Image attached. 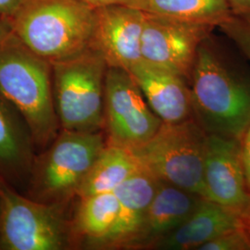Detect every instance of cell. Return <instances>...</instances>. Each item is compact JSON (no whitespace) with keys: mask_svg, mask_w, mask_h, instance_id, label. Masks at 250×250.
I'll return each mask as SVG.
<instances>
[{"mask_svg":"<svg viewBox=\"0 0 250 250\" xmlns=\"http://www.w3.org/2000/svg\"><path fill=\"white\" fill-rule=\"evenodd\" d=\"M0 94L24 119L36 146L45 148L60 134L52 65L14 34L0 45Z\"/></svg>","mask_w":250,"mask_h":250,"instance_id":"cell-1","label":"cell"},{"mask_svg":"<svg viewBox=\"0 0 250 250\" xmlns=\"http://www.w3.org/2000/svg\"><path fill=\"white\" fill-rule=\"evenodd\" d=\"M96 9L81 0H25L9 20L14 36L50 63L92 48Z\"/></svg>","mask_w":250,"mask_h":250,"instance_id":"cell-2","label":"cell"},{"mask_svg":"<svg viewBox=\"0 0 250 250\" xmlns=\"http://www.w3.org/2000/svg\"><path fill=\"white\" fill-rule=\"evenodd\" d=\"M190 88L193 118L208 134L242 140L250 126V83L206 45H200Z\"/></svg>","mask_w":250,"mask_h":250,"instance_id":"cell-3","label":"cell"},{"mask_svg":"<svg viewBox=\"0 0 250 250\" xmlns=\"http://www.w3.org/2000/svg\"><path fill=\"white\" fill-rule=\"evenodd\" d=\"M107 146L104 131L79 132L62 129L35 159L28 181V197L38 202L66 206L99 154Z\"/></svg>","mask_w":250,"mask_h":250,"instance_id":"cell-4","label":"cell"},{"mask_svg":"<svg viewBox=\"0 0 250 250\" xmlns=\"http://www.w3.org/2000/svg\"><path fill=\"white\" fill-rule=\"evenodd\" d=\"M53 99L61 128L69 131L104 130V90L107 62L90 48L51 63Z\"/></svg>","mask_w":250,"mask_h":250,"instance_id":"cell-5","label":"cell"},{"mask_svg":"<svg viewBox=\"0 0 250 250\" xmlns=\"http://www.w3.org/2000/svg\"><path fill=\"white\" fill-rule=\"evenodd\" d=\"M207 136L194 118L179 124L162 123L152 138L131 151L158 180L203 197Z\"/></svg>","mask_w":250,"mask_h":250,"instance_id":"cell-6","label":"cell"},{"mask_svg":"<svg viewBox=\"0 0 250 250\" xmlns=\"http://www.w3.org/2000/svg\"><path fill=\"white\" fill-rule=\"evenodd\" d=\"M0 250H65L75 247L65 206L46 204L19 194L0 180Z\"/></svg>","mask_w":250,"mask_h":250,"instance_id":"cell-7","label":"cell"},{"mask_svg":"<svg viewBox=\"0 0 250 250\" xmlns=\"http://www.w3.org/2000/svg\"><path fill=\"white\" fill-rule=\"evenodd\" d=\"M162 121L144 97L131 72L108 67L104 90V133L107 145L128 150L146 143Z\"/></svg>","mask_w":250,"mask_h":250,"instance_id":"cell-8","label":"cell"},{"mask_svg":"<svg viewBox=\"0 0 250 250\" xmlns=\"http://www.w3.org/2000/svg\"><path fill=\"white\" fill-rule=\"evenodd\" d=\"M212 29L145 12L142 61L190 81L197 51Z\"/></svg>","mask_w":250,"mask_h":250,"instance_id":"cell-9","label":"cell"},{"mask_svg":"<svg viewBox=\"0 0 250 250\" xmlns=\"http://www.w3.org/2000/svg\"><path fill=\"white\" fill-rule=\"evenodd\" d=\"M203 198L244 218L250 210V188L246 174L242 140L208 134L203 171Z\"/></svg>","mask_w":250,"mask_h":250,"instance_id":"cell-10","label":"cell"},{"mask_svg":"<svg viewBox=\"0 0 250 250\" xmlns=\"http://www.w3.org/2000/svg\"><path fill=\"white\" fill-rule=\"evenodd\" d=\"M96 9L92 48L99 51L108 67L130 72L142 61L141 39L145 12L128 6Z\"/></svg>","mask_w":250,"mask_h":250,"instance_id":"cell-11","label":"cell"},{"mask_svg":"<svg viewBox=\"0 0 250 250\" xmlns=\"http://www.w3.org/2000/svg\"><path fill=\"white\" fill-rule=\"evenodd\" d=\"M130 72L162 123L179 124L193 118L192 94L187 78L144 61Z\"/></svg>","mask_w":250,"mask_h":250,"instance_id":"cell-12","label":"cell"},{"mask_svg":"<svg viewBox=\"0 0 250 250\" xmlns=\"http://www.w3.org/2000/svg\"><path fill=\"white\" fill-rule=\"evenodd\" d=\"M158 185L159 180L142 167L116 188L114 192L120 202L116 223L93 250H132Z\"/></svg>","mask_w":250,"mask_h":250,"instance_id":"cell-13","label":"cell"},{"mask_svg":"<svg viewBox=\"0 0 250 250\" xmlns=\"http://www.w3.org/2000/svg\"><path fill=\"white\" fill-rule=\"evenodd\" d=\"M202 198L197 194L159 180L142 229L132 250H151L157 242L188 219Z\"/></svg>","mask_w":250,"mask_h":250,"instance_id":"cell-14","label":"cell"},{"mask_svg":"<svg viewBox=\"0 0 250 250\" xmlns=\"http://www.w3.org/2000/svg\"><path fill=\"white\" fill-rule=\"evenodd\" d=\"M243 227L244 221L238 213L202 198L188 219L157 242L151 250H198L207 242Z\"/></svg>","mask_w":250,"mask_h":250,"instance_id":"cell-15","label":"cell"},{"mask_svg":"<svg viewBox=\"0 0 250 250\" xmlns=\"http://www.w3.org/2000/svg\"><path fill=\"white\" fill-rule=\"evenodd\" d=\"M30 129L18 110L0 94V180L10 186L29 181L35 161Z\"/></svg>","mask_w":250,"mask_h":250,"instance_id":"cell-16","label":"cell"},{"mask_svg":"<svg viewBox=\"0 0 250 250\" xmlns=\"http://www.w3.org/2000/svg\"><path fill=\"white\" fill-rule=\"evenodd\" d=\"M119 209L120 202L114 191L81 197L72 221L75 246L93 250L113 228Z\"/></svg>","mask_w":250,"mask_h":250,"instance_id":"cell-17","label":"cell"},{"mask_svg":"<svg viewBox=\"0 0 250 250\" xmlns=\"http://www.w3.org/2000/svg\"><path fill=\"white\" fill-rule=\"evenodd\" d=\"M142 167L131 150L107 144L81 184L76 197L113 192Z\"/></svg>","mask_w":250,"mask_h":250,"instance_id":"cell-18","label":"cell"},{"mask_svg":"<svg viewBox=\"0 0 250 250\" xmlns=\"http://www.w3.org/2000/svg\"><path fill=\"white\" fill-rule=\"evenodd\" d=\"M146 13L215 28L232 15L226 0H141Z\"/></svg>","mask_w":250,"mask_h":250,"instance_id":"cell-19","label":"cell"},{"mask_svg":"<svg viewBox=\"0 0 250 250\" xmlns=\"http://www.w3.org/2000/svg\"><path fill=\"white\" fill-rule=\"evenodd\" d=\"M219 27L250 60V21L232 14Z\"/></svg>","mask_w":250,"mask_h":250,"instance_id":"cell-20","label":"cell"},{"mask_svg":"<svg viewBox=\"0 0 250 250\" xmlns=\"http://www.w3.org/2000/svg\"><path fill=\"white\" fill-rule=\"evenodd\" d=\"M198 250H250V238L243 227L207 242Z\"/></svg>","mask_w":250,"mask_h":250,"instance_id":"cell-21","label":"cell"},{"mask_svg":"<svg viewBox=\"0 0 250 250\" xmlns=\"http://www.w3.org/2000/svg\"><path fill=\"white\" fill-rule=\"evenodd\" d=\"M232 15L250 21V0H226Z\"/></svg>","mask_w":250,"mask_h":250,"instance_id":"cell-22","label":"cell"},{"mask_svg":"<svg viewBox=\"0 0 250 250\" xmlns=\"http://www.w3.org/2000/svg\"><path fill=\"white\" fill-rule=\"evenodd\" d=\"M94 9L107 6H128L135 8L141 0H81Z\"/></svg>","mask_w":250,"mask_h":250,"instance_id":"cell-23","label":"cell"},{"mask_svg":"<svg viewBox=\"0 0 250 250\" xmlns=\"http://www.w3.org/2000/svg\"><path fill=\"white\" fill-rule=\"evenodd\" d=\"M25 0H0V17L10 20Z\"/></svg>","mask_w":250,"mask_h":250,"instance_id":"cell-24","label":"cell"},{"mask_svg":"<svg viewBox=\"0 0 250 250\" xmlns=\"http://www.w3.org/2000/svg\"><path fill=\"white\" fill-rule=\"evenodd\" d=\"M242 151L246 174L250 188V126L242 138Z\"/></svg>","mask_w":250,"mask_h":250,"instance_id":"cell-25","label":"cell"},{"mask_svg":"<svg viewBox=\"0 0 250 250\" xmlns=\"http://www.w3.org/2000/svg\"><path fill=\"white\" fill-rule=\"evenodd\" d=\"M12 36L13 31L9 20L0 17V45L4 44Z\"/></svg>","mask_w":250,"mask_h":250,"instance_id":"cell-26","label":"cell"},{"mask_svg":"<svg viewBox=\"0 0 250 250\" xmlns=\"http://www.w3.org/2000/svg\"><path fill=\"white\" fill-rule=\"evenodd\" d=\"M243 221H244V229L250 238V210L248 212V214L243 218Z\"/></svg>","mask_w":250,"mask_h":250,"instance_id":"cell-27","label":"cell"},{"mask_svg":"<svg viewBox=\"0 0 250 250\" xmlns=\"http://www.w3.org/2000/svg\"><path fill=\"white\" fill-rule=\"evenodd\" d=\"M2 207H3L2 197H1V194H0V220H1V215H2Z\"/></svg>","mask_w":250,"mask_h":250,"instance_id":"cell-28","label":"cell"}]
</instances>
